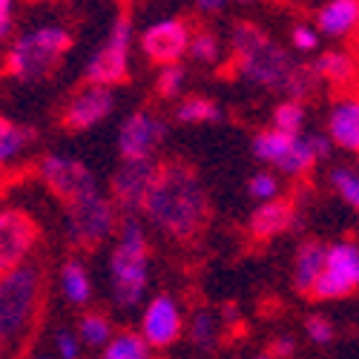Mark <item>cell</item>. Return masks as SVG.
Instances as JSON below:
<instances>
[{
    "label": "cell",
    "instance_id": "8992f818",
    "mask_svg": "<svg viewBox=\"0 0 359 359\" xmlns=\"http://www.w3.org/2000/svg\"><path fill=\"white\" fill-rule=\"evenodd\" d=\"M118 227V207L101 190L67 204V236L81 250L98 248Z\"/></svg>",
    "mask_w": 359,
    "mask_h": 359
},
{
    "label": "cell",
    "instance_id": "4316f807",
    "mask_svg": "<svg viewBox=\"0 0 359 359\" xmlns=\"http://www.w3.org/2000/svg\"><path fill=\"white\" fill-rule=\"evenodd\" d=\"M101 359H149V342L141 334H118L104 348Z\"/></svg>",
    "mask_w": 359,
    "mask_h": 359
},
{
    "label": "cell",
    "instance_id": "30bf717a",
    "mask_svg": "<svg viewBox=\"0 0 359 359\" xmlns=\"http://www.w3.org/2000/svg\"><path fill=\"white\" fill-rule=\"evenodd\" d=\"M359 287V245L337 242L327 245L325 271L313 287V299H345Z\"/></svg>",
    "mask_w": 359,
    "mask_h": 359
},
{
    "label": "cell",
    "instance_id": "4dcf8cb0",
    "mask_svg": "<svg viewBox=\"0 0 359 359\" xmlns=\"http://www.w3.org/2000/svg\"><path fill=\"white\" fill-rule=\"evenodd\" d=\"M190 57L198 64H219L222 61V43L213 32H207V29H201V32H193V41H190Z\"/></svg>",
    "mask_w": 359,
    "mask_h": 359
},
{
    "label": "cell",
    "instance_id": "7c38bea8",
    "mask_svg": "<svg viewBox=\"0 0 359 359\" xmlns=\"http://www.w3.org/2000/svg\"><path fill=\"white\" fill-rule=\"evenodd\" d=\"M38 222L20 207H6L0 213V271L29 262V253L38 245Z\"/></svg>",
    "mask_w": 359,
    "mask_h": 359
},
{
    "label": "cell",
    "instance_id": "d6a6232c",
    "mask_svg": "<svg viewBox=\"0 0 359 359\" xmlns=\"http://www.w3.org/2000/svg\"><path fill=\"white\" fill-rule=\"evenodd\" d=\"M156 89L161 98H178V93L184 89V67L182 64L161 67V72L156 78Z\"/></svg>",
    "mask_w": 359,
    "mask_h": 359
},
{
    "label": "cell",
    "instance_id": "52a82bcc",
    "mask_svg": "<svg viewBox=\"0 0 359 359\" xmlns=\"http://www.w3.org/2000/svg\"><path fill=\"white\" fill-rule=\"evenodd\" d=\"M130 43H133V20L130 15H118L109 26L104 43L83 64L86 83L95 86H118L130 78Z\"/></svg>",
    "mask_w": 359,
    "mask_h": 359
},
{
    "label": "cell",
    "instance_id": "484cf974",
    "mask_svg": "<svg viewBox=\"0 0 359 359\" xmlns=\"http://www.w3.org/2000/svg\"><path fill=\"white\" fill-rule=\"evenodd\" d=\"M78 337L86 348H107L112 337V325L104 313H83L78 319Z\"/></svg>",
    "mask_w": 359,
    "mask_h": 359
},
{
    "label": "cell",
    "instance_id": "f35d334b",
    "mask_svg": "<svg viewBox=\"0 0 359 359\" xmlns=\"http://www.w3.org/2000/svg\"><path fill=\"white\" fill-rule=\"evenodd\" d=\"M12 35V0H0V38Z\"/></svg>",
    "mask_w": 359,
    "mask_h": 359
},
{
    "label": "cell",
    "instance_id": "cb8c5ba5",
    "mask_svg": "<svg viewBox=\"0 0 359 359\" xmlns=\"http://www.w3.org/2000/svg\"><path fill=\"white\" fill-rule=\"evenodd\" d=\"M293 135H287V133H282V130H276V127H271V130H262V133H256V138H253V156L259 158V161H264V164H282L285 161V156L290 153V147H293Z\"/></svg>",
    "mask_w": 359,
    "mask_h": 359
},
{
    "label": "cell",
    "instance_id": "7a4b0ae2",
    "mask_svg": "<svg viewBox=\"0 0 359 359\" xmlns=\"http://www.w3.org/2000/svg\"><path fill=\"white\" fill-rule=\"evenodd\" d=\"M230 46H233V57H236V67L242 72V78L262 89H279V93H285L293 69L299 67L256 23H236L230 35Z\"/></svg>",
    "mask_w": 359,
    "mask_h": 359
},
{
    "label": "cell",
    "instance_id": "6da1fadb",
    "mask_svg": "<svg viewBox=\"0 0 359 359\" xmlns=\"http://www.w3.org/2000/svg\"><path fill=\"white\" fill-rule=\"evenodd\" d=\"M144 216L175 242H193L196 236H201L210 222V198L198 172L184 161L161 164L153 190L147 196Z\"/></svg>",
    "mask_w": 359,
    "mask_h": 359
},
{
    "label": "cell",
    "instance_id": "9a60e30c",
    "mask_svg": "<svg viewBox=\"0 0 359 359\" xmlns=\"http://www.w3.org/2000/svg\"><path fill=\"white\" fill-rule=\"evenodd\" d=\"M184 331L182 308L172 296H153L141 316V337L149 342V348H170Z\"/></svg>",
    "mask_w": 359,
    "mask_h": 359
},
{
    "label": "cell",
    "instance_id": "ffe728a7",
    "mask_svg": "<svg viewBox=\"0 0 359 359\" xmlns=\"http://www.w3.org/2000/svg\"><path fill=\"white\" fill-rule=\"evenodd\" d=\"M325 262H327V245L316 242V238L299 245L296 259H293V285H296V290L313 293V287H316V282L325 271Z\"/></svg>",
    "mask_w": 359,
    "mask_h": 359
},
{
    "label": "cell",
    "instance_id": "8fae6325",
    "mask_svg": "<svg viewBox=\"0 0 359 359\" xmlns=\"http://www.w3.org/2000/svg\"><path fill=\"white\" fill-rule=\"evenodd\" d=\"M190 41H193V29H190L187 20L164 18V20L144 29L141 49L153 64L172 67V64L182 61L184 55H190Z\"/></svg>",
    "mask_w": 359,
    "mask_h": 359
},
{
    "label": "cell",
    "instance_id": "ac0fdd59",
    "mask_svg": "<svg viewBox=\"0 0 359 359\" xmlns=\"http://www.w3.org/2000/svg\"><path fill=\"white\" fill-rule=\"evenodd\" d=\"M334 147L337 144L331 141V135H299L285 161L279 164V170L287 175H305L308 170H313L316 161H325L331 156Z\"/></svg>",
    "mask_w": 359,
    "mask_h": 359
},
{
    "label": "cell",
    "instance_id": "60d3db41",
    "mask_svg": "<svg viewBox=\"0 0 359 359\" xmlns=\"http://www.w3.org/2000/svg\"><path fill=\"white\" fill-rule=\"evenodd\" d=\"M222 316H224L227 322H236V316H238V311H236V305H224V311H222Z\"/></svg>",
    "mask_w": 359,
    "mask_h": 359
},
{
    "label": "cell",
    "instance_id": "7bdbcfd3",
    "mask_svg": "<svg viewBox=\"0 0 359 359\" xmlns=\"http://www.w3.org/2000/svg\"><path fill=\"white\" fill-rule=\"evenodd\" d=\"M35 359H52V356H35Z\"/></svg>",
    "mask_w": 359,
    "mask_h": 359
},
{
    "label": "cell",
    "instance_id": "e0dca14e",
    "mask_svg": "<svg viewBox=\"0 0 359 359\" xmlns=\"http://www.w3.org/2000/svg\"><path fill=\"white\" fill-rule=\"evenodd\" d=\"M327 135L345 153H359V98L356 95H345L331 107Z\"/></svg>",
    "mask_w": 359,
    "mask_h": 359
},
{
    "label": "cell",
    "instance_id": "ab89813d",
    "mask_svg": "<svg viewBox=\"0 0 359 359\" xmlns=\"http://www.w3.org/2000/svg\"><path fill=\"white\" fill-rule=\"evenodd\" d=\"M196 6H198L204 15H213V12H219V9L224 6V0H196Z\"/></svg>",
    "mask_w": 359,
    "mask_h": 359
},
{
    "label": "cell",
    "instance_id": "3957f363",
    "mask_svg": "<svg viewBox=\"0 0 359 359\" xmlns=\"http://www.w3.org/2000/svg\"><path fill=\"white\" fill-rule=\"evenodd\" d=\"M109 279H112V302L121 311L138 308L144 302L149 282V242L138 216L121 219L118 242L109 256Z\"/></svg>",
    "mask_w": 359,
    "mask_h": 359
},
{
    "label": "cell",
    "instance_id": "83f0119b",
    "mask_svg": "<svg viewBox=\"0 0 359 359\" xmlns=\"http://www.w3.org/2000/svg\"><path fill=\"white\" fill-rule=\"evenodd\" d=\"M190 339L201 351H213L219 345V322L210 311H196L190 319Z\"/></svg>",
    "mask_w": 359,
    "mask_h": 359
},
{
    "label": "cell",
    "instance_id": "f1b7e54d",
    "mask_svg": "<svg viewBox=\"0 0 359 359\" xmlns=\"http://www.w3.org/2000/svg\"><path fill=\"white\" fill-rule=\"evenodd\" d=\"M316 83H319V75H316L313 64H311V67L299 64V67L293 69V75H290L287 86H285V98H287V101H299V104H302L305 98H311V95L316 93Z\"/></svg>",
    "mask_w": 359,
    "mask_h": 359
},
{
    "label": "cell",
    "instance_id": "5bb4252c",
    "mask_svg": "<svg viewBox=\"0 0 359 359\" xmlns=\"http://www.w3.org/2000/svg\"><path fill=\"white\" fill-rule=\"evenodd\" d=\"M115 107L112 89L109 86H95V83H83L78 93L69 98V104L61 112V124L72 133H83L98 127L104 118H109Z\"/></svg>",
    "mask_w": 359,
    "mask_h": 359
},
{
    "label": "cell",
    "instance_id": "9c48e42d",
    "mask_svg": "<svg viewBox=\"0 0 359 359\" xmlns=\"http://www.w3.org/2000/svg\"><path fill=\"white\" fill-rule=\"evenodd\" d=\"M158 167L161 164L156 158L121 161V167L112 172V182H109V198L115 201L118 213H124V216L144 213V204H147L149 190H153Z\"/></svg>",
    "mask_w": 359,
    "mask_h": 359
},
{
    "label": "cell",
    "instance_id": "74e56055",
    "mask_svg": "<svg viewBox=\"0 0 359 359\" xmlns=\"http://www.w3.org/2000/svg\"><path fill=\"white\" fill-rule=\"evenodd\" d=\"M293 351H296V339L293 337H276L271 342V351H267V353L276 356V359H287Z\"/></svg>",
    "mask_w": 359,
    "mask_h": 359
},
{
    "label": "cell",
    "instance_id": "44dd1931",
    "mask_svg": "<svg viewBox=\"0 0 359 359\" xmlns=\"http://www.w3.org/2000/svg\"><path fill=\"white\" fill-rule=\"evenodd\" d=\"M61 293L69 305L81 308L93 299V279H89L86 267L81 259H67L61 267Z\"/></svg>",
    "mask_w": 359,
    "mask_h": 359
},
{
    "label": "cell",
    "instance_id": "2e32d148",
    "mask_svg": "<svg viewBox=\"0 0 359 359\" xmlns=\"http://www.w3.org/2000/svg\"><path fill=\"white\" fill-rule=\"evenodd\" d=\"M299 224H302V219H299L293 201L273 198V201H262L250 213L248 233L253 238H259V242H267V238H276V236H282V233H287Z\"/></svg>",
    "mask_w": 359,
    "mask_h": 359
},
{
    "label": "cell",
    "instance_id": "d590c367",
    "mask_svg": "<svg viewBox=\"0 0 359 359\" xmlns=\"http://www.w3.org/2000/svg\"><path fill=\"white\" fill-rule=\"evenodd\" d=\"M319 29L308 26V23H299L290 29V41H293V49L296 52H316L319 49Z\"/></svg>",
    "mask_w": 359,
    "mask_h": 359
},
{
    "label": "cell",
    "instance_id": "d4e9b609",
    "mask_svg": "<svg viewBox=\"0 0 359 359\" xmlns=\"http://www.w3.org/2000/svg\"><path fill=\"white\" fill-rule=\"evenodd\" d=\"M175 121L178 124H216V121H222V109L210 98L190 95L175 107Z\"/></svg>",
    "mask_w": 359,
    "mask_h": 359
},
{
    "label": "cell",
    "instance_id": "8d00e7d4",
    "mask_svg": "<svg viewBox=\"0 0 359 359\" xmlns=\"http://www.w3.org/2000/svg\"><path fill=\"white\" fill-rule=\"evenodd\" d=\"M81 337L78 334H72V331H61L55 337V348H57V353H61V359H78L81 356Z\"/></svg>",
    "mask_w": 359,
    "mask_h": 359
},
{
    "label": "cell",
    "instance_id": "e575fe53",
    "mask_svg": "<svg viewBox=\"0 0 359 359\" xmlns=\"http://www.w3.org/2000/svg\"><path fill=\"white\" fill-rule=\"evenodd\" d=\"M305 334H308L311 342L327 345V342H334V325L327 322L325 316H319V313H311V316L305 319Z\"/></svg>",
    "mask_w": 359,
    "mask_h": 359
},
{
    "label": "cell",
    "instance_id": "603a6c76",
    "mask_svg": "<svg viewBox=\"0 0 359 359\" xmlns=\"http://www.w3.org/2000/svg\"><path fill=\"white\" fill-rule=\"evenodd\" d=\"M35 141H38V133L29 124H15V121H9V118H4V121H0V161L12 164Z\"/></svg>",
    "mask_w": 359,
    "mask_h": 359
},
{
    "label": "cell",
    "instance_id": "ba28073f",
    "mask_svg": "<svg viewBox=\"0 0 359 359\" xmlns=\"http://www.w3.org/2000/svg\"><path fill=\"white\" fill-rule=\"evenodd\" d=\"M38 175L46 184V190L64 201V207L101 190L95 172L89 170L81 158H72V156H57V153L43 156L41 167H38Z\"/></svg>",
    "mask_w": 359,
    "mask_h": 359
},
{
    "label": "cell",
    "instance_id": "7402d4cb",
    "mask_svg": "<svg viewBox=\"0 0 359 359\" xmlns=\"http://www.w3.org/2000/svg\"><path fill=\"white\" fill-rule=\"evenodd\" d=\"M313 69H316L319 81L342 86V83H348L353 78L356 61H353V55L345 52V49H327V52H322L316 61H313Z\"/></svg>",
    "mask_w": 359,
    "mask_h": 359
},
{
    "label": "cell",
    "instance_id": "277c9868",
    "mask_svg": "<svg viewBox=\"0 0 359 359\" xmlns=\"http://www.w3.org/2000/svg\"><path fill=\"white\" fill-rule=\"evenodd\" d=\"M72 49V35L61 23H46L38 29L18 35L6 49V72L18 83H38L46 81L67 52Z\"/></svg>",
    "mask_w": 359,
    "mask_h": 359
},
{
    "label": "cell",
    "instance_id": "5b68a950",
    "mask_svg": "<svg viewBox=\"0 0 359 359\" xmlns=\"http://www.w3.org/2000/svg\"><path fill=\"white\" fill-rule=\"evenodd\" d=\"M43 299V267L38 262H23L0 276V337L12 348L32 327Z\"/></svg>",
    "mask_w": 359,
    "mask_h": 359
},
{
    "label": "cell",
    "instance_id": "f6af8a7d",
    "mask_svg": "<svg viewBox=\"0 0 359 359\" xmlns=\"http://www.w3.org/2000/svg\"><path fill=\"white\" fill-rule=\"evenodd\" d=\"M356 170H359V167H356Z\"/></svg>",
    "mask_w": 359,
    "mask_h": 359
},
{
    "label": "cell",
    "instance_id": "f546056e",
    "mask_svg": "<svg viewBox=\"0 0 359 359\" xmlns=\"http://www.w3.org/2000/svg\"><path fill=\"white\" fill-rule=\"evenodd\" d=\"M273 127L299 138L302 135V127H305V107L299 101H282L276 109H273Z\"/></svg>",
    "mask_w": 359,
    "mask_h": 359
},
{
    "label": "cell",
    "instance_id": "ee69618b",
    "mask_svg": "<svg viewBox=\"0 0 359 359\" xmlns=\"http://www.w3.org/2000/svg\"><path fill=\"white\" fill-rule=\"evenodd\" d=\"M242 4H250V0H242Z\"/></svg>",
    "mask_w": 359,
    "mask_h": 359
},
{
    "label": "cell",
    "instance_id": "b9f144b4",
    "mask_svg": "<svg viewBox=\"0 0 359 359\" xmlns=\"http://www.w3.org/2000/svg\"><path fill=\"white\" fill-rule=\"evenodd\" d=\"M256 359H276V356H271V353H259Z\"/></svg>",
    "mask_w": 359,
    "mask_h": 359
},
{
    "label": "cell",
    "instance_id": "836d02e7",
    "mask_svg": "<svg viewBox=\"0 0 359 359\" xmlns=\"http://www.w3.org/2000/svg\"><path fill=\"white\" fill-rule=\"evenodd\" d=\"M248 193L259 201H273L279 198V182H276V175L273 172H256L250 175V182H248Z\"/></svg>",
    "mask_w": 359,
    "mask_h": 359
},
{
    "label": "cell",
    "instance_id": "4fadbf2b",
    "mask_svg": "<svg viewBox=\"0 0 359 359\" xmlns=\"http://www.w3.org/2000/svg\"><path fill=\"white\" fill-rule=\"evenodd\" d=\"M167 138V124L153 112H133L118 127V149L124 161L153 158L156 147Z\"/></svg>",
    "mask_w": 359,
    "mask_h": 359
},
{
    "label": "cell",
    "instance_id": "1f68e13d",
    "mask_svg": "<svg viewBox=\"0 0 359 359\" xmlns=\"http://www.w3.org/2000/svg\"><path fill=\"white\" fill-rule=\"evenodd\" d=\"M331 184L334 190L353 207L359 213V170H351V167H337L331 172Z\"/></svg>",
    "mask_w": 359,
    "mask_h": 359
},
{
    "label": "cell",
    "instance_id": "d6986e66",
    "mask_svg": "<svg viewBox=\"0 0 359 359\" xmlns=\"http://www.w3.org/2000/svg\"><path fill=\"white\" fill-rule=\"evenodd\" d=\"M359 26V0H327L316 12V29L325 38H348Z\"/></svg>",
    "mask_w": 359,
    "mask_h": 359
}]
</instances>
